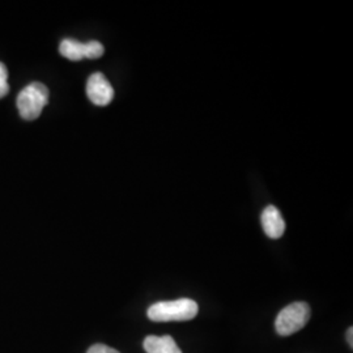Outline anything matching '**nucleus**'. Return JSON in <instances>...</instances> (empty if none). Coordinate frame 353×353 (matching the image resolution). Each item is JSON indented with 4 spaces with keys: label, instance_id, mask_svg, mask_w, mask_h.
<instances>
[{
    "label": "nucleus",
    "instance_id": "5",
    "mask_svg": "<svg viewBox=\"0 0 353 353\" xmlns=\"http://www.w3.org/2000/svg\"><path fill=\"white\" fill-rule=\"evenodd\" d=\"M87 96L97 106H106L113 101L114 89L106 76L96 72L89 76L87 81Z\"/></svg>",
    "mask_w": 353,
    "mask_h": 353
},
{
    "label": "nucleus",
    "instance_id": "7",
    "mask_svg": "<svg viewBox=\"0 0 353 353\" xmlns=\"http://www.w3.org/2000/svg\"><path fill=\"white\" fill-rule=\"evenodd\" d=\"M143 347L147 353H182L176 341L169 336H154L150 335L144 339Z\"/></svg>",
    "mask_w": 353,
    "mask_h": 353
},
{
    "label": "nucleus",
    "instance_id": "9",
    "mask_svg": "<svg viewBox=\"0 0 353 353\" xmlns=\"http://www.w3.org/2000/svg\"><path fill=\"white\" fill-rule=\"evenodd\" d=\"M87 353H119L112 347H108L105 344H94L92 345Z\"/></svg>",
    "mask_w": 353,
    "mask_h": 353
},
{
    "label": "nucleus",
    "instance_id": "1",
    "mask_svg": "<svg viewBox=\"0 0 353 353\" xmlns=\"http://www.w3.org/2000/svg\"><path fill=\"white\" fill-rule=\"evenodd\" d=\"M199 312L198 303L190 299L161 301L148 307L147 316L153 322H182L195 318Z\"/></svg>",
    "mask_w": 353,
    "mask_h": 353
},
{
    "label": "nucleus",
    "instance_id": "3",
    "mask_svg": "<svg viewBox=\"0 0 353 353\" xmlns=\"http://www.w3.org/2000/svg\"><path fill=\"white\" fill-rule=\"evenodd\" d=\"M310 319V306L306 303H293L284 307L275 321L276 332L290 336L303 330Z\"/></svg>",
    "mask_w": 353,
    "mask_h": 353
},
{
    "label": "nucleus",
    "instance_id": "10",
    "mask_svg": "<svg viewBox=\"0 0 353 353\" xmlns=\"http://www.w3.org/2000/svg\"><path fill=\"white\" fill-rule=\"evenodd\" d=\"M347 341H348V344H350V347L352 348L353 347V328H348V331H347Z\"/></svg>",
    "mask_w": 353,
    "mask_h": 353
},
{
    "label": "nucleus",
    "instance_id": "2",
    "mask_svg": "<svg viewBox=\"0 0 353 353\" xmlns=\"http://www.w3.org/2000/svg\"><path fill=\"white\" fill-rule=\"evenodd\" d=\"M49 102V89L39 83H30L17 96V109L20 115L26 121H34L42 113Z\"/></svg>",
    "mask_w": 353,
    "mask_h": 353
},
{
    "label": "nucleus",
    "instance_id": "4",
    "mask_svg": "<svg viewBox=\"0 0 353 353\" xmlns=\"http://www.w3.org/2000/svg\"><path fill=\"white\" fill-rule=\"evenodd\" d=\"M59 52L68 61H81V59H99L105 52V48L99 41H89L83 43L74 38H64L59 45Z\"/></svg>",
    "mask_w": 353,
    "mask_h": 353
},
{
    "label": "nucleus",
    "instance_id": "8",
    "mask_svg": "<svg viewBox=\"0 0 353 353\" xmlns=\"http://www.w3.org/2000/svg\"><path fill=\"white\" fill-rule=\"evenodd\" d=\"M8 92H10L8 71H7V67L0 62V99H3Z\"/></svg>",
    "mask_w": 353,
    "mask_h": 353
},
{
    "label": "nucleus",
    "instance_id": "6",
    "mask_svg": "<svg viewBox=\"0 0 353 353\" xmlns=\"http://www.w3.org/2000/svg\"><path fill=\"white\" fill-rule=\"evenodd\" d=\"M261 221L265 234L272 240H278L285 232V221L275 205L265 207Z\"/></svg>",
    "mask_w": 353,
    "mask_h": 353
}]
</instances>
